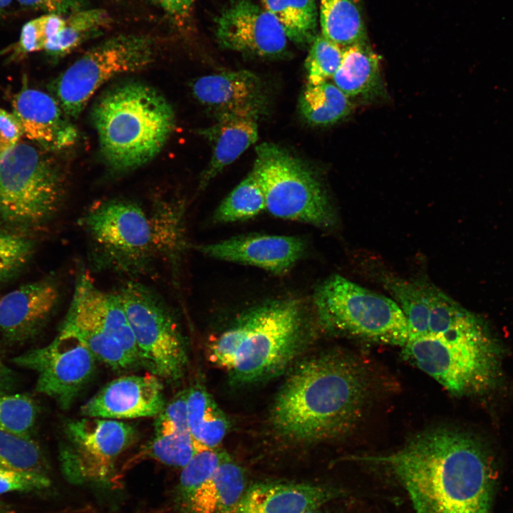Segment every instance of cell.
<instances>
[{
    "label": "cell",
    "mask_w": 513,
    "mask_h": 513,
    "mask_svg": "<svg viewBox=\"0 0 513 513\" xmlns=\"http://www.w3.org/2000/svg\"><path fill=\"white\" fill-rule=\"evenodd\" d=\"M51 484L48 475L0 467V495L13 492L39 491L48 488Z\"/></svg>",
    "instance_id": "cell-40"
},
{
    "label": "cell",
    "mask_w": 513,
    "mask_h": 513,
    "mask_svg": "<svg viewBox=\"0 0 513 513\" xmlns=\"http://www.w3.org/2000/svg\"><path fill=\"white\" fill-rule=\"evenodd\" d=\"M26 9L43 11L61 16L69 14L84 9L83 0H15Z\"/></svg>",
    "instance_id": "cell-41"
},
{
    "label": "cell",
    "mask_w": 513,
    "mask_h": 513,
    "mask_svg": "<svg viewBox=\"0 0 513 513\" xmlns=\"http://www.w3.org/2000/svg\"><path fill=\"white\" fill-rule=\"evenodd\" d=\"M163 386L152 373L115 378L81 408L84 417L111 420L157 416L164 408Z\"/></svg>",
    "instance_id": "cell-15"
},
{
    "label": "cell",
    "mask_w": 513,
    "mask_h": 513,
    "mask_svg": "<svg viewBox=\"0 0 513 513\" xmlns=\"http://www.w3.org/2000/svg\"><path fill=\"white\" fill-rule=\"evenodd\" d=\"M23 135L15 115L0 108V157L16 145Z\"/></svg>",
    "instance_id": "cell-42"
},
{
    "label": "cell",
    "mask_w": 513,
    "mask_h": 513,
    "mask_svg": "<svg viewBox=\"0 0 513 513\" xmlns=\"http://www.w3.org/2000/svg\"><path fill=\"white\" fill-rule=\"evenodd\" d=\"M204 449L206 448L198 445L190 432L184 391L175 395L157 415L153 436L138 457L182 468Z\"/></svg>",
    "instance_id": "cell-21"
},
{
    "label": "cell",
    "mask_w": 513,
    "mask_h": 513,
    "mask_svg": "<svg viewBox=\"0 0 513 513\" xmlns=\"http://www.w3.org/2000/svg\"><path fill=\"white\" fill-rule=\"evenodd\" d=\"M63 196L60 171L40 146L19 142L0 157V227L40 228L56 217Z\"/></svg>",
    "instance_id": "cell-6"
},
{
    "label": "cell",
    "mask_w": 513,
    "mask_h": 513,
    "mask_svg": "<svg viewBox=\"0 0 513 513\" xmlns=\"http://www.w3.org/2000/svg\"><path fill=\"white\" fill-rule=\"evenodd\" d=\"M16 382L13 371L5 365L0 356V391H9Z\"/></svg>",
    "instance_id": "cell-44"
},
{
    "label": "cell",
    "mask_w": 513,
    "mask_h": 513,
    "mask_svg": "<svg viewBox=\"0 0 513 513\" xmlns=\"http://www.w3.org/2000/svg\"><path fill=\"white\" fill-rule=\"evenodd\" d=\"M245 489L243 469L225 452L212 477L180 509L182 513H234Z\"/></svg>",
    "instance_id": "cell-23"
},
{
    "label": "cell",
    "mask_w": 513,
    "mask_h": 513,
    "mask_svg": "<svg viewBox=\"0 0 513 513\" xmlns=\"http://www.w3.org/2000/svg\"><path fill=\"white\" fill-rule=\"evenodd\" d=\"M405 356L455 395L483 393L501 372V348L478 321L442 335L406 343Z\"/></svg>",
    "instance_id": "cell-5"
},
{
    "label": "cell",
    "mask_w": 513,
    "mask_h": 513,
    "mask_svg": "<svg viewBox=\"0 0 513 513\" xmlns=\"http://www.w3.org/2000/svg\"><path fill=\"white\" fill-rule=\"evenodd\" d=\"M368 393L363 368L348 356L327 353L298 363L277 393L270 422L294 442L341 435L359 418Z\"/></svg>",
    "instance_id": "cell-2"
},
{
    "label": "cell",
    "mask_w": 513,
    "mask_h": 513,
    "mask_svg": "<svg viewBox=\"0 0 513 513\" xmlns=\"http://www.w3.org/2000/svg\"><path fill=\"white\" fill-rule=\"evenodd\" d=\"M46 14L27 21L21 30L19 40L3 53L10 61L22 60L28 54L43 51L48 37L46 31Z\"/></svg>",
    "instance_id": "cell-39"
},
{
    "label": "cell",
    "mask_w": 513,
    "mask_h": 513,
    "mask_svg": "<svg viewBox=\"0 0 513 513\" xmlns=\"http://www.w3.org/2000/svg\"><path fill=\"white\" fill-rule=\"evenodd\" d=\"M225 452L206 448L197 453L182 468L178 485L180 508L186 504L196 491L214 474Z\"/></svg>",
    "instance_id": "cell-36"
},
{
    "label": "cell",
    "mask_w": 513,
    "mask_h": 513,
    "mask_svg": "<svg viewBox=\"0 0 513 513\" xmlns=\"http://www.w3.org/2000/svg\"><path fill=\"white\" fill-rule=\"evenodd\" d=\"M12 106L24 135L44 150L67 148L77 140L76 128L50 95L24 88L14 95Z\"/></svg>",
    "instance_id": "cell-19"
},
{
    "label": "cell",
    "mask_w": 513,
    "mask_h": 513,
    "mask_svg": "<svg viewBox=\"0 0 513 513\" xmlns=\"http://www.w3.org/2000/svg\"><path fill=\"white\" fill-rule=\"evenodd\" d=\"M383 467L407 493L415 513H492L495 473L472 435L438 427L382 455L348 457Z\"/></svg>",
    "instance_id": "cell-1"
},
{
    "label": "cell",
    "mask_w": 513,
    "mask_h": 513,
    "mask_svg": "<svg viewBox=\"0 0 513 513\" xmlns=\"http://www.w3.org/2000/svg\"><path fill=\"white\" fill-rule=\"evenodd\" d=\"M266 209L263 191L250 173L224 199L217 208L214 219L229 223L250 219Z\"/></svg>",
    "instance_id": "cell-32"
},
{
    "label": "cell",
    "mask_w": 513,
    "mask_h": 513,
    "mask_svg": "<svg viewBox=\"0 0 513 513\" xmlns=\"http://www.w3.org/2000/svg\"><path fill=\"white\" fill-rule=\"evenodd\" d=\"M111 21L108 12L101 9H83L73 12L66 18L61 31L46 42L43 51L51 58L63 57L86 41L102 33Z\"/></svg>",
    "instance_id": "cell-27"
},
{
    "label": "cell",
    "mask_w": 513,
    "mask_h": 513,
    "mask_svg": "<svg viewBox=\"0 0 513 513\" xmlns=\"http://www.w3.org/2000/svg\"><path fill=\"white\" fill-rule=\"evenodd\" d=\"M343 50L321 34L317 35L311 43L305 63L308 84L317 85L332 78L341 64Z\"/></svg>",
    "instance_id": "cell-38"
},
{
    "label": "cell",
    "mask_w": 513,
    "mask_h": 513,
    "mask_svg": "<svg viewBox=\"0 0 513 513\" xmlns=\"http://www.w3.org/2000/svg\"><path fill=\"white\" fill-rule=\"evenodd\" d=\"M251 173L259 184L266 209L273 216L319 227L335 222V213L322 184L298 157L273 142L256 147Z\"/></svg>",
    "instance_id": "cell-9"
},
{
    "label": "cell",
    "mask_w": 513,
    "mask_h": 513,
    "mask_svg": "<svg viewBox=\"0 0 513 513\" xmlns=\"http://www.w3.org/2000/svg\"><path fill=\"white\" fill-rule=\"evenodd\" d=\"M192 91L215 118L227 114L260 118L267 108V96L261 80L246 70L200 77L192 85Z\"/></svg>",
    "instance_id": "cell-18"
},
{
    "label": "cell",
    "mask_w": 513,
    "mask_h": 513,
    "mask_svg": "<svg viewBox=\"0 0 513 513\" xmlns=\"http://www.w3.org/2000/svg\"><path fill=\"white\" fill-rule=\"evenodd\" d=\"M332 79L348 98L375 95L382 90L379 56L366 41L345 47Z\"/></svg>",
    "instance_id": "cell-24"
},
{
    "label": "cell",
    "mask_w": 513,
    "mask_h": 513,
    "mask_svg": "<svg viewBox=\"0 0 513 513\" xmlns=\"http://www.w3.org/2000/svg\"><path fill=\"white\" fill-rule=\"evenodd\" d=\"M305 248L304 241L298 237L251 234L200 245L197 250L211 258L282 274L299 260Z\"/></svg>",
    "instance_id": "cell-16"
},
{
    "label": "cell",
    "mask_w": 513,
    "mask_h": 513,
    "mask_svg": "<svg viewBox=\"0 0 513 513\" xmlns=\"http://www.w3.org/2000/svg\"><path fill=\"white\" fill-rule=\"evenodd\" d=\"M38 407L28 395L0 391V430L31 437Z\"/></svg>",
    "instance_id": "cell-35"
},
{
    "label": "cell",
    "mask_w": 513,
    "mask_h": 513,
    "mask_svg": "<svg viewBox=\"0 0 513 513\" xmlns=\"http://www.w3.org/2000/svg\"><path fill=\"white\" fill-rule=\"evenodd\" d=\"M96 358L76 335L60 331L48 345L12 359L19 366L36 371V390L68 408L89 381Z\"/></svg>",
    "instance_id": "cell-13"
},
{
    "label": "cell",
    "mask_w": 513,
    "mask_h": 513,
    "mask_svg": "<svg viewBox=\"0 0 513 513\" xmlns=\"http://www.w3.org/2000/svg\"><path fill=\"white\" fill-rule=\"evenodd\" d=\"M384 286L402 310L408 325V342L428 335L429 306L423 281L386 277ZM407 342V343H408Z\"/></svg>",
    "instance_id": "cell-30"
},
{
    "label": "cell",
    "mask_w": 513,
    "mask_h": 513,
    "mask_svg": "<svg viewBox=\"0 0 513 513\" xmlns=\"http://www.w3.org/2000/svg\"><path fill=\"white\" fill-rule=\"evenodd\" d=\"M0 513H16L6 504L0 501Z\"/></svg>",
    "instance_id": "cell-46"
},
{
    "label": "cell",
    "mask_w": 513,
    "mask_h": 513,
    "mask_svg": "<svg viewBox=\"0 0 513 513\" xmlns=\"http://www.w3.org/2000/svg\"><path fill=\"white\" fill-rule=\"evenodd\" d=\"M305 513H316V512H315V510H314V511L306 512H305Z\"/></svg>",
    "instance_id": "cell-47"
},
{
    "label": "cell",
    "mask_w": 513,
    "mask_h": 513,
    "mask_svg": "<svg viewBox=\"0 0 513 513\" xmlns=\"http://www.w3.org/2000/svg\"><path fill=\"white\" fill-rule=\"evenodd\" d=\"M314 306L326 329L381 343L405 347V317L393 299L333 275L315 290Z\"/></svg>",
    "instance_id": "cell-8"
},
{
    "label": "cell",
    "mask_w": 513,
    "mask_h": 513,
    "mask_svg": "<svg viewBox=\"0 0 513 513\" xmlns=\"http://www.w3.org/2000/svg\"><path fill=\"white\" fill-rule=\"evenodd\" d=\"M0 467L48 475L45 456L36 441L1 430Z\"/></svg>",
    "instance_id": "cell-33"
},
{
    "label": "cell",
    "mask_w": 513,
    "mask_h": 513,
    "mask_svg": "<svg viewBox=\"0 0 513 513\" xmlns=\"http://www.w3.org/2000/svg\"><path fill=\"white\" fill-rule=\"evenodd\" d=\"M423 284L429 306L428 335L444 334L478 319L435 285Z\"/></svg>",
    "instance_id": "cell-34"
},
{
    "label": "cell",
    "mask_w": 513,
    "mask_h": 513,
    "mask_svg": "<svg viewBox=\"0 0 513 513\" xmlns=\"http://www.w3.org/2000/svg\"><path fill=\"white\" fill-rule=\"evenodd\" d=\"M308 341V323L296 299L271 300L247 310L208 346L210 361L232 380L248 385L288 368Z\"/></svg>",
    "instance_id": "cell-3"
},
{
    "label": "cell",
    "mask_w": 513,
    "mask_h": 513,
    "mask_svg": "<svg viewBox=\"0 0 513 513\" xmlns=\"http://www.w3.org/2000/svg\"><path fill=\"white\" fill-rule=\"evenodd\" d=\"M264 8L279 23L287 38L294 43L311 44L316 35V0H261Z\"/></svg>",
    "instance_id": "cell-29"
},
{
    "label": "cell",
    "mask_w": 513,
    "mask_h": 513,
    "mask_svg": "<svg viewBox=\"0 0 513 513\" xmlns=\"http://www.w3.org/2000/svg\"><path fill=\"white\" fill-rule=\"evenodd\" d=\"M259 119L250 115H223L217 117L213 125L199 131L212 148L211 159L201 177L202 187L255 143Z\"/></svg>",
    "instance_id": "cell-22"
},
{
    "label": "cell",
    "mask_w": 513,
    "mask_h": 513,
    "mask_svg": "<svg viewBox=\"0 0 513 513\" xmlns=\"http://www.w3.org/2000/svg\"><path fill=\"white\" fill-rule=\"evenodd\" d=\"M186 405L188 427L195 441L205 448H217L229 428L224 413L200 385L186 391Z\"/></svg>",
    "instance_id": "cell-25"
},
{
    "label": "cell",
    "mask_w": 513,
    "mask_h": 513,
    "mask_svg": "<svg viewBox=\"0 0 513 513\" xmlns=\"http://www.w3.org/2000/svg\"><path fill=\"white\" fill-rule=\"evenodd\" d=\"M136 430L117 420L83 417L63 426L58 458L64 476L73 483H104L119 456L135 440Z\"/></svg>",
    "instance_id": "cell-12"
},
{
    "label": "cell",
    "mask_w": 513,
    "mask_h": 513,
    "mask_svg": "<svg viewBox=\"0 0 513 513\" xmlns=\"http://www.w3.org/2000/svg\"><path fill=\"white\" fill-rule=\"evenodd\" d=\"M150 217L158 256L173 267L185 246L182 210L172 202H160L153 208Z\"/></svg>",
    "instance_id": "cell-31"
},
{
    "label": "cell",
    "mask_w": 513,
    "mask_h": 513,
    "mask_svg": "<svg viewBox=\"0 0 513 513\" xmlns=\"http://www.w3.org/2000/svg\"><path fill=\"white\" fill-rule=\"evenodd\" d=\"M81 224L93 264L130 277L147 274L158 256L150 214L136 202L111 199L91 206Z\"/></svg>",
    "instance_id": "cell-7"
},
{
    "label": "cell",
    "mask_w": 513,
    "mask_h": 513,
    "mask_svg": "<svg viewBox=\"0 0 513 513\" xmlns=\"http://www.w3.org/2000/svg\"><path fill=\"white\" fill-rule=\"evenodd\" d=\"M216 36L223 48L266 58L282 55L288 40L277 20L249 0H237L221 13Z\"/></svg>",
    "instance_id": "cell-14"
},
{
    "label": "cell",
    "mask_w": 513,
    "mask_h": 513,
    "mask_svg": "<svg viewBox=\"0 0 513 513\" xmlns=\"http://www.w3.org/2000/svg\"><path fill=\"white\" fill-rule=\"evenodd\" d=\"M320 25L321 34L341 47L366 41L356 0H320Z\"/></svg>",
    "instance_id": "cell-26"
},
{
    "label": "cell",
    "mask_w": 513,
    "mask_h": 513,
    "mask_svg": "<svg viewBox=\"0 0 513 513\" xmlns=\"http://www.w3.org/2000/svg\"><path fill=\"white\" fill-rule=\"evenodd\" d=\"M138 350L141 364L151 373L174 382L187 366L184 337L164 300L153 289L134 279L117 292Z\"/></svg>",
    "instance_id": "cell-11"
},
{
    "label": "cell",
    "mask_w": 513,
    "mask_h": 513,
    "mask_svg": "<svg viewBox=\"0 0 513 513\" xmlns=\"http://www.w3.org/2000/svg\"><path fill=\"white\" fill-rule=\"evenodd\" d=\"M178 23L189 15L195 0H152Z\"/></svg>",
    "instance_id": "cell-43"
},
{
    "label": "cell",
    "mask_w": 513,
    "mask_h": 513,
    "mask_svg": "<svg viewBox=\"0 0 513 513\" xmlns=\"http://www.w3.org/2000/svg\"><path fill=\"white\" fill-rule=\"evenodd\" d=\"M60 290L52 279L29 282L0 299V333L9 342L35 336L56 310Z\"/></svg>",
    "instance_id": "cell-17"
},
{
    "label": "cell",
    "mask_w": 513,
    "mask_h": 513,
    "mask_svg": "<svg viewBox=\"0 0 513 513\" xmlns=\"http://www.w3.org/2000/svg\"><path fill=\"white\" fill-rule=\"evenodd\" d=\"M14 2L15 0H0V22L11 14Z\"/></svg>",
    "instance_id": "cell-45"
},
{
    "label": "cell",
    "mask_w": 513,
    "mask_h": 513,
    "mask_svg": "<svg viewBox=\"0 0 513 513\" xmlns=\"http://www.w3.org/2000/svg\"><path fill=\"white\" fill-rule=\"evenodd\" d=\"M92 118L101 153L115 171L136 169L162 150L175 126V113L153 88L130 81L105 91Z\"/></svg>",
    "instance_id": "cell-4"
},
{
    "label": "cell",
    "mask_w": 513,
    "mask_h": 513,
    "mask_svg": "<svg viewBox=\"0 0 513 513\" xmlns=\"http://www.w3.org/2000/svg\"><path fill=\"white\" fill-rule=\"evenodd\" d=\"M299 107L307 123L320 126L336 123L353 108L349 98L329 81L308 84L300 96Z\"/></svg>",
    "instance_id": "cell-28"
},
{
    "label": "cell",
    "mask_w": 513,
    "mask_h": 513,
    "mask_svg": "<svg viewBox=\"0 0 513 513\" xmlns=\"http://www.w3.org/2000/svg\"><path fill=\"white\" fill-rule=\"evenodd\" d=\"M34 243L21 232L0 227V282L11 279L28 264Z\"/></svg>",
    "instance_id": "cell-37"
},
{
    "label": "cell",
    "mask_w": 513,
    "mask_h": 513,
    "mask_svg": "<svg viewBox=\"0 0 513 513\" xmlns=\"http://www.w3.org/2000/svg\"><path fill=\"white\" fill-rule=\"evenodd\" d=\"M344 495L327 484L261 482L246 488L234 513H305Z\"/></svg>",
    "instance_id": "cell-20"
},
{
    "label": "cell",
    "mask_w": 513,
    "mask_h": 513,
    "mask_svg": "<svg viewBox=\"0 0 513 513\" xmlns=\"http://www.w3.org/2000/svg\"><path fill=\"white\" fill-rule=\"evenodd\" d=\"M155 57V42L148 36H112L70 66L55 81L53 90L66 114L76 118L103 84L117 76L147 68Z\"/></svg>",
    "instance_id": "cell-10"
}]
</instances>
